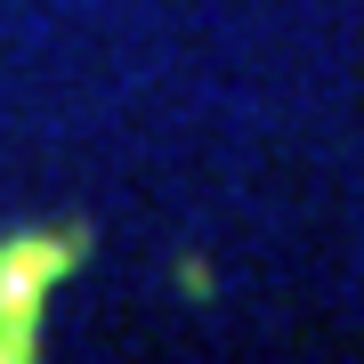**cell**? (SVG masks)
Here are the masks:
<instances>
[{"label":"cell","mask_w":364,"mask_h":364,"mask_svg":"<svg viewBox=\"0 0 364 364\" xmlns=\"http://www.w3.org/2000/svg\"><path fill=\"white\" fill-rule=\"evenodd\" d=\"M41 356V299L0 291V364H33Z\"/></svg>","instance_id":"cell-1"},{"label":"cell","mask_w":364,"mask_h":364,"mask_svg":"<svg viewBox=\"0 0 364 364\" xmlns=\"http://www.w3.org/2000/svg\"><path fill=\"white\" fill-rule=\"evenodd\" d=\"M178 291L186 299H210V259H178Z\"/></svg>","instance_id":"cell-2"}]
</instances>
